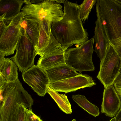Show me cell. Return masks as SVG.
I'll list each match as a JSON object with an SVG mask.
<instances>
[{"instance_id":"26","label":"cell","mask_w":121,"mask_h":121,"mask_svg":"<svg viewBox=\"0 0 121 121\" xmlns=\"http://www.w3.org/2000/svg\"><path fill=\"white\" fill-rule=\"evenodd\" d=\"M109 42L114 47L121 48V36L116 39L111 40Z\"/></svg>"},{"instance_id":"32","label":"cell","mask_w":121,"mask_h":121,"mask_svg":"<svg viewBox=\"0 0 121 121\" xmlns=\"http://www.w3.org/2000/svg\"><path fill=\"white\" fill-rule=\"evenodd\" d=\"M72 121H76L75 119H73Z\"/></svg>"},{"instance_id":"15","label":"cell","mask_w":121,"mask_h":121,"mask_svg":"<svg viewBox=\"0 0 121 121\" xmlns=\"http://www.w3.org/2000/svg\"><path fill=\"white\" fill-rule=\"evenodd\" d=\"M0 52V76L8 82H15L18 79L17 67L10 58H5Z\"/></svg>"},{"instance_id":"6","label":"cell","mask_w":121,"mask_h":121,"mask_svg":"<svg viewBox=\"0 0 121 121\" xmlns=\"http://www.w3.org/2000/svg\"><path fill=\"white\" fill-rule=\"evenodd\" d=\"M25 18L21 12L11 19L0 35V52L7 56L14 53L17 44L22 36V24Z\"/></svg>"},{"instance_id":"12","label":"cell","mask_w":121,"mask_h":121,"mask_svg":"<svg viewBox=\"0 0 121 121\" xmlns=\"http://www.w3.org/2000/svg\"><path fill=\"white\" fill-rule=\"evenodd\" d=\"M96 9L97 19L95 22L94 37L95 42L94 51L101 62L104 57L109 43L104 31L100 18L99 0H97Z\"/></svg>"},{"instance_id":"17","label":"cell","mask_w":121,"mask_h":121,"mask_svg":"<svg viewBox=\"0 0 121 121\" xmlns=\"http://www.w3.org/2000/svg\"><path fill=\"white\" fill-rule=\"evenodd\" d=\"M65 64L64 52L52 53L42 58L40 57L37 62V65L46 70Z\"/></svg>"},{"instance_id":"25","label":"cell","mask_w":121,"mask_h":121,"mask_svg":"<svg viewBox=\"0 0 121 121\" xmlns=\"http://www.w3.org/2000/svg\"><path fill=\"white\" fill-rule=\"evenodd\" d=\"M5 15L6 14H4L0 17V35L2 33L7 26L4 21Z\"/></svg>"},{"instance_id":"30","label":"cell","mask_w":121,"mask_h":121,"mask_svg":"<svg viewBox=\"0 0 121 121\" xmlns=\"http://www.w3.org/2000/svg\"><path fill=\"white\" fill-rule=\"evenodd\" d=\"M117 3L121 5V0H115Z\"/></svg>"},{"instance_id":"28","label":"cell","mask_w":121,"mask_h":121,"mask_svg":"<svg viewBox=\"0 0 121 121\" xmlns=\"http://www.w3.org/2000/svg\"><path fill=\"white\" fill-rule=\"evenodd\" d=\"M113 47L121 59V48Z\"/></svg>"},{"instance_id":"18","label":"cell","mask_w":121,"mask_h":121,"mask_svg":"<svg viewBox=\"0 0 121 121\" xmlns=\"http://www.w3.org/2000/svg\"><path fill=\"white\" fill-rule=\"evenodd\" d=\"M47 93L56 102L60 110L66 114L72 113L71 104L66 95L59 94L58 92L55 91L49 86L47 87Z\"/></svg>"},{"instance_id":"19","label":"cell","mask_w":121,"mask_h":121,"mask_svg":"<svg viewBox=\"0 0 121 121\" xmlns=\"http://www.w3.org/2000/svg\"><path fill=\"white\" fill-rule=\"evenodd\" d=\"M72 98L73 101L82 108L95 117L99 115V108L89 102L84 95H74Z\"/></svg>"},{"instance_id":"16","label":"cell","mask_w":121,"mask_h":121,"mask_svg":"<svg viewBox=\"0 0 121 121\" xmlns=\"http://www.w3.org/2000/svg\"><path fill=\"white\" fill-rule=\"evenodd\" d=\"M25 2V0H0V16L5 14L4 21L9 23L13 17L21 12Z\"/></svg>"},{"instance_id":"3","label":"cell","mask_w":121,"mask_h":121,"mask_svg":"<svg viewBox=\"0 0 121 121\" xmlns=\"http://www.w3.org/2000/svg\"><path fill=\"white\" fill-rule=\"evenodd\" d=\"M100 15L108 41L121 36V5L115 0H99Z\"/></svg>"},{"instance_id":"20","label":"cell","mask_w":121,"mask_h":121,"mask_svg":"<svg viewBox=\"0 0 121 121\" xmlns=\"http://www.w3.org/2000/svg\"><path fill=\"white\" fill-rule=\"evenodd\" d=\"M26 25L25 29L29 38L35 47V50L39 40V23L33 19L25 18Z\"/></svg>"},{"instance_id":"27","label":"cell","mask_w":121,"mask_h":121,"mask_svg":"<svg viewBox=\"0 0 121 121\" xmlns=\"http://www.w3.org/2000/svg\"><path fill=\"white\" fill-rule=\"evenodd\" d=\"M115 117V121H121V108Z\"/></svg>"},{"instance_id":"21","label":"cell","mask_w":121,"mask_h":121,"mask_svg":"<svg viewBox=\"0 0 121 121\" xmlns=\"http://www.w3.org/2000/svg\"><path fill=\"white\" fill-rule=\"evenodd\" d=\"M97 0H84L79 5L80 14L81 19L83 22L88 19L89 13L93 6L96 3Z\"/></svg>"},{"instance_id":"24","label":"cell","mask_w":121,"mask_h":121,"mask_svg":"<svg viewBox=\"0 0 121 121\" xmlns=\"http://www.w3.org/2000/svg\"><path fill=\"white\" fill-rule=\"evenodd\" d=\"M113 85L119 96L121 102V72L116 78Z\"/></svg>"},{"instance_id":"11","label":"cell","mask_w":121,"mask_h":121,"mask_svg":"<svg viewBox=\"0 0 121 121\" xmlns=\"http://www.w3.org/2000/svg\"><path fill=\"white\" fill-rule=\"evenodd\" d=\"M92 78L87 74L80 75L50 83L49 86L55 91L65 93L96 85Z\"/></svg>"},{"instance_id":"8","label":"cell","mask_w":121,"mask_h":121,"mask_svg":"<svg viewBox=\"0 0 121 121\" xmlns=\"http://www.w3.org/2000/svg\"><path fill=\"white\" fill-rule=\"evenodd\" d=\"M22 28V35L17 45L16 53L10 58L22 73L35 65L34 59L36 55L34 44L26 30Z\"/></svg>"},{"instance_id":"14","label":"cell","mask_w":121,"mask_h":121,"mask_svg":"<svg viewBox=\"0 0 121 121\" xmlns=\"http://www.w3.org/2000/svg\"><path fill=\"white\" fill-rule=\"evenodd\" d=\"M45 70L49 78L50 83L81 74L77 72L72 67L66 64Z\"/></svg>"},{"instance_id":"1","label":"cell","mask_w":121,"mask_h":121,"mask_svg":"<svg viewBox=\"0 0 121 121\" xmlns=\"http://www.w3.org/2000/svg\"><path fill=\"white\" fill-rule=\"evenodd\" d=\"M64 14L59 21L52 22V32L65 51L74 44L80 45L88 40L80 14L79 5L67 0L64 3Z\"/></svg>"},{"instance_id":"13","label":"cell","mask_w":121,"mask_h":121,"mask_svg":"<svg viewBox=\"0 0 121 121\" xmlns=\"http://www.w3.org/2000/svg\"><path fill=\"white\" fill-rule=\"evenodd\" d=\"M121 107V100L113 85L104 88L101 104L102 113L112 117L117 114Z\"/></svg>"},{"instance_id":"29","label":"cell","mask_w":121,"mask_h":121,"mask_svg":"<svg viewBox=\"0 0 121 121\" xmlns=\"http://www.w3.org/2000/svg\"><path fill=\"white\" fill-rule=\"evenodd\" d=\"M56 3L60 4L61 3H64L65 0H54Z\"/></svg>"},{"instance_id":"22","label":"cell","mask_w":121,"mask_h":121,"mask_svg":"<svg viewBox=\"0 0 121 121\" xmlns=\"http://www.w3.org/2000/svg\"><path fill=\"white\" fill-rule=\"evenodd\" d=\"M26 108L24 104L17 103L11 117L10 121H25Z\"/></svg>"},{"instance_id":"5","label":"cell","mask_w":121,"mask_h":121,"mask_svg":"<svg viewBox=\"0 0 121 121\" xmlns=\"http://www.w3.org/2000/svg\"><path fill=\"white\" fill-rule=\"evenodd\" d=\"M95 41L94 37L78 45L76 47L68 48L64 52L65 63L81 73L95 69L92 61Z\"/></svg>"},{"instance_id":"2","label":"cell","mask_w":121,"mask_h":121,"mask_svg":"<svg viewBox=\"0 0 121 121\" xmlns=\"http://www.w3.org/2000/svg\"><path fill=\"white\" fill-rule=\"evenodd\" d=\"M0 121H10L17 103L24 104L26 108L32 110L34 100L24 88L19 79L15 82L0 80Z\"/></svg>"},{"instance_id":"10","label":"cell","mask_w":121,"mask_h":121,"mask_svg":"<svg viewBox=\"0 0 121 121\" xmlns=\"http://www.w3.org/2000/svg\"><path fill=\"white\" fill-rule=\"evenodd\" d=\"M22 76L24 81L39 96H44L47 93L50 82L45 69L34 65L22 73Z\"/></svg>"},{"instance_id":"9","label":"cell","mask_w":121,"mask_h":121,"mask_svg":"<svg viewBox=\"0 0 121 121\" xmlns=\"http://www.w3.org/2000/svg\"><path fill=\"white\" fill-rule=\"evenodd\" d=\"M51 23L44 20L39 24V35L36 52V55L41 58L52 53L64 51L52 32Z\"/></svg>"},{"instance_id":"4","label":"cell","mask_w":121,"mask_h":121,"mask_svg":"<svg viewBox=\"0 0 121 121\" xmlns=\"http://www.w3.org/2000/svg\"><path fill=\"white\" fill-rule=\"evenodd\" d=\"M21 11L24 12L25 18L34 19L39 23L43 20L51 23L60 21L64 14L62 7L54 0H42L36 3H31L25 0Z\"/></svg>"},{"instance_id":"7","label":"cell","mask_w":121,"mask_h":121,"mask_svg":"<svg viewBox=\"0 0 121 121\" xmlns=\"http://www.w3.org/2000/svg\"><path fill=\"white\" fill-rule=\"evenodd\" d=\"M121 72V59L109 43L104 57L100 63L99 71L97 78L106 88L113 85Z\"/></svg>"},{"instance_id":"23","label":"cell","mask_w":121,"mask_h":121,"mask_svg":"<svg viewBox=\"0 0 121 121\" xmlns=\"http://www.w3.org/2000/svg\"><path fill=\"white\" fill-rule=\"evenodd\" d=\"M25 121H43L40 118L35 114L32 110L25 109Z\"/></svg>"},{"instance_id":"31","label":"cell","mask_w":121,"mask_h":121,"mask_svg":"<svg viewBox=\"0 0 121 121\" xmlns=\"http://www.w3.org/2000/svg\"><path fill=\"white\" fill-rule=\"evenodd\" d=\"M109 121H115V117L112 118Z\"/></svg>"}]
</instances>
